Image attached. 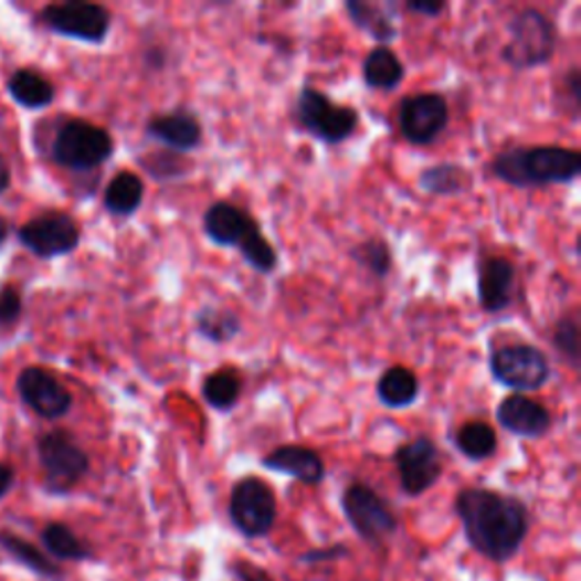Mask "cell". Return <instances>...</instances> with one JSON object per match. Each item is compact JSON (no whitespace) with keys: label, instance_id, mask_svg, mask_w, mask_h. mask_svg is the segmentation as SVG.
<instances>
[{"label":"cell","instance_id":"4fadbf2b","mask_svg":"<svg viewBox=\"0 0 581 581\" xmlns=\"http://www.w3.org/2000/svg\"><path fill=\"white\" fill-rule=\"evenodd\" d=\"M80 225L64 212L41 214L19 230V241L41 260L64 257L80 245Z\"/></svg>","mask_w":581,"mask_h":581},{"label":"cell","instance_id":"f546056e","mask_svg":"<svg viewBox=\"0 0 581 581\" xmlns=\"http://www.w3.org/2000/svg\"><path fill=\"white\" fill-rule=\"evenodd\" d=\"M41 541H44L46 550L57 557V559H66V561H85L92 557V550L80 541V538L73 534L71 527L62 525V522H51L46 525V529L41 531Z\"/></svg>","mask_w":581,"mask_h":581},{"label":"cell","instance_id":"9a60e30c","mask_svg":"<svg viewBox=\"0 0 581 581\" xmlns=\"http://www.w3.org/2000/svg\"><path fill=\"white\" fill-rule=\"evenodd\" d=\"M497 423L520 439H543L552 430L550 409L529 395L511 393L497 404Z\"/></svg>","mask_w":581,"mask_h":581},{"label":"cell","instance_id":"836d02e7","mask_svg":"<svg viewBox=\"0 0 581 581\" xmlns=\"http://www.w3.org/2000/svg\"><path fill=\"white\" fill-rule=\"evenodd\" d=\"M579 335H581V325H579L577 314H568L557 320L552 346L572 368H577L581 359V337Z\"/></svg>","mask_w":581,"mask_h":581},{"label":"cell","instance_id":"6da1fadb","mask_svg":"<svg viewBox=\"0 0 581 581\" xmlns=\"http://www.w3.org/2000/svg\"><path fill=\"white\" fill-rule=\"evenodd\" d=\"M466 541L490 561H509L529 531V511L514 495L493 488H464L454 500Z\"/></svg>","mask_w":581,"mask_h":581},{"label":"cell","instance_id":"8992f818","mask_svg":"<svg viewBox=\"0 0 581 581\" xmlns=\"http://www.w3.org/2000/svg\"><path fill=\"white\" fill-rule=\"evenodd\" d=\"M296 118L307 135L327 146L348 141L359 128V114L355 107L337 105L311 85H305L298 94Z\"/></svg>","mask_w":581,"mask_h":581},{"label":"cell","instance_id":"83f0119b","mask_svg":"<svg viewBox=\"0 0 581 581\" xmlns=\"http://www.w3.org/2000/svg\"><path fill=\"white\" fill-rule=\"evenodd\" d=\"M0 548H3L14 561H19L21 566L32 570L34 574L44 577V579H55V581L62 579V568L57 563H53L46 554H41L32 543L19 538L17 534L0 531Z\"/></svg>","mask_w":581,"mask_h":581},{"label":"cell","instance_id":"e575fe53","mask_svg":"<svg viewBox=\"0 0 581 581\" xmlns=\"http://www.w3.org/2000/svg\"><path fill=\"white\" fill-rule=\"evenodd\" d=\"M23 311L21 294L14 286H6L0 290V325H12Z\"/></svg>","mask_w":581,"mask_h":581},{"label":"cell","instance_id":"2e32d148","mask_svg":"<svg viewBox=\"0 0 581 581\" xmlns=\"http://www.w3.org/2000/svg\"><path fill=\"white\" fill-rule=\"evenodd\" d=\"M477 298L486 314H503L516 290V266L507 257L488 255L477 268Z\"/></svg>","mask_w":581,"mask_h":581},{"label":"cell","instance_id":"7a4b0ae2","mask_svg":"<svg viewBox=\"0 0 581 581\" xmlns=\"http://www.w3.org/2000/svg\"><path fill=\"white\" fill-rule=\"evenodd\" d=\"M490 171L497 180L518 189L570 184L581 173V152L557 144L516 146L495 155Z\"/></svg>","mask_w":581,"mask_h":581},{"label":"cell","instance_id":"277c9868","mask_svg":"<svg viewBox=\"0 0 581 581\" xmlns=\"http://www.w3.org/2000/svg\"><path fill=\"white\" fill-rule=\"evenodd\" d=\"M490 376L516 393H531L543 389L552 378L548 355L531 344H507L493 348L488 355Z\"/></svg>","mask_w":581,"mask_h":581},{"label":"cell","instance_id":"603a6c76","mask_svg":"<svg viewBox=\"0 0 581 581\" xmlns=\"http://www.w3.org/2000/svg\"><path fill=\"white\" fill-rule=\"evenodd\" d=\"M144 193H146V184L137 173L120 171L107 184L103 204L112 216L128 219L139 212V207L144 204Z\"/></svg>","mask_w":581,"mask_h":581},{"label":"cell","instance_id":"60d3db41","mask_svg":"<svg viewBox=\"0 0 581 581\" xmlns=\"http://www.w3.org/2000/svg\"><path fill=\"white\" fill-rule=\"evenodd\" d=\"M12 184V173H10V166L8 161L3 159V155H0V193L8 191Z\"/></svg>","mask_w":581,"mask_h":581},{"label":"cell","instance_id":"d6a6232c","mask_svg":"<svg viewBox=\"0 0 581 581\" xmlns=\"http://www.w3.org/2000/svg\"><path fill=\"white\" fill-rule=\"evenodd\" d=\"M239 253L243 257V262L255 268L262 275H271L277 268V251L273 247V243L264 236L262 228H257L251 236H247L241 245H239Z\"/></svg>","mask_w":581,"mask_h":581},{"label":"cell","instance_id":"ba28073f","mask_svg":"<svg viewBox=\"0 0 581 581\" xmlns=\"http://www.w3.org/2000/svg\"><path fill=\"white\" fill-rule=\"evenodd\" d=\"M39 462L46 471V488L51 493H68L89 473V456L68 432L55 430L36 441Z\"/></svg>","mask_w":581,"mask_h":581},{"label":"cell","instance_id":"ac0fdd59","mask_svg":"<svg viewBox=\"0 0 581 581\" xmlns=\"http://www.w3.org/2000/svg\"><path fill=\"white\" fill-rule=\"evenodd\" d=\"M146 135L161 144L166 150L173 152H191L200 148L202 144V126L200 120L187 112V109H176L171 114H157L146 123Z\"/></svg>","mask_w":581,"mask_h":581},{"label":"cell","instance_id":"52a82bcc","mask_svg":"<svg viewBox=\"0 0 581 581\" xmlns=\"http://www.w3.org/2000/svg\"><path fill=\"white\" fill-rule=\"evenodd\" d=\"M230 520L247 538L266 536L277 520L273 488L260 477H243L232 486Z\"/></svg>","mask_w":581,"mask_h":581},{"label":"cell","instance_id":"5bb4252c","mask_svg":"<svg viewBox=\"0 0 581 581\" xmlns=\"http://www.w3.org/2000/svg\"><path fill=\"white\" fill-rule=\"evenodd\" d=\"M17 389L21 400L36 413V416L46 421L64 419L73 406V395L68 393V389L55 376H51L49 370L39 366H30L21 370Z\"/></svg>","mask_w":581,"mask_h":581},{"label":"cell","instance_id":"9c48e42d","mask_svg":"<svg viewBox=\"0 0 581 581\" xmlns=\"http://www.w3.org/2000/svg\"><path fill=\"white\" fill-rule=\"evenodd\" d=\"M41 23L62 36L85 41V44H103L112 30V14L103 6L68 0L41 10Z\"/></svg>","mask_w":581,"mask_h":581},{"label":"cell","instance_id":"d6986e66","mask_svg":"<svg viewBox=\"0 0 581 581\" xmlns=\"http://www.w3.org/2000/svg\"><path fill=\"white\" fill-rule=\"evenodd\" d=\"M262 466L273 473L294 477L309 486L320 484L327 475L323 456L305 445H279L264 456Z\"/></svg>","mask_w":581,"mask_h":581},{"label":"cell","instance_id":"4dcf8cb0","mask_svg":"<svg viewBox=\"0 0 581 581\" xmlns=\"http://www.w3.org/2000/svg\"><path fill=\"white\" fill-rule=\"evenodd\" d=\"M350 260L366 268L368 273H372L376 277H387L393 268V253H391V245L376 236V239H366L359 241L352 251H350Z\"/></svg>","mask_w":581,"mask_h":581},{"label":"cell","instance_id":"f1b7e54d","mask_svg":"<svg viewBox=\"0 0 581 581\" xmlns=\"http://www.w3.org/2000/svg\"><path fill=\"white\" fill-rule=\"evenodd\" d=\"M454 443L471 462H486L497 452V434L484 421H468L454 434Z\"/></svg>","mask_w":581,"mask_h":581},{"label":"cell","instance_id":"7c38bea8","mask_svg":"<svg viewBox=\"0 0 581 581\" xmlns=\"http://www.w3.org/2000/svg\"><path fill=\"white\" fill-rule=\"evenodd\" d=\"M393 464L398 468L400 488L409 497L427 493L443 475L441 450L430 436H416L400 445L393 454Z\"/></svg>","mask_w":581,"mask_h":581},{"label":"cell","instance_id":"3957f363","mask_svg":"<svg viewBox=\"0 0 581 581\" xmlns=\"http://www.w3.org/2000/svg\"><path fill=\"white\" fill-rule=\"evenodd\" d=\"M559 44L557 25L548 14L536 8L520 10L509 21V41L503 49V60L516 71H529L548 64Z\"/></svg>","mask_w":581,"mask_h":581},{"label":"cell","instance_id":"d4e9b609","mask_svg":"<svg viewBox=\"0 0 581 581\" xmlns=\"http://www.w3.org/2000/svg\"><path fill=\"white\" fill-rule=\"evenodd\" d=\"M8 92L25 109H44L55 101L51 80L34 68H19L8 82Z\"/></svg>","mask_w":581,"mask_h":581},{"label":"cell","instance_id":"1f68e13d","mask_svg":"<svg viewBox=\"0 0 581 581\" xmlns=\"http://www.w3.org/2000/svg\"><path fill=\"white\" fill-rule=\"evenodd\" d=\"M144 169L148 171V176L157 182H171V180H182L193 171V161L187 159L180 152L173 150H159L152 152L144 159Z\"/></svg>","mask_w":581,"mask_h":581},{"label":"cell","instance_id":"7402d4cb","mask_svg":"<svg viewBox=\"0 0 581 581\" xmlns=\"http://www.w3.org/2000/svg\"><path fill=\"white\" fill-rule=\"evenodd\" d=\"M361 77L368 89L376 92H393L400 87L404 80V64L389 46H376L372 49L363 64H361Z\"/></svg>","mask_w":581,"mask_h":581},{"label":"cell","instance_id":"e0dca14e","mask_svg":"<svg viewBox=\"0 0 581 581\" xmlns=\"http://www.w3.org/2000/svg\"><path fill=\"white\" fill-rule=\"evenodd\" d=\"M257 228V219L228 200L212 202L202 216L204 234L221 247H239Z\"/></svg>","mask_w":581,"mask_h":581},{"label":"cell","instance_id":"5b68a950","mask_svg":"<svg viewBox=\"0 0 581 581\" xmlns=\"http://www.w3.org/2000/svg\"><path fill=\"white\" fill-rule=\"evenodd\" d=\"M112 135L105 128L82 118L66 120L53 141V159L64 169L77 173L101 169L107 159H112Z\"/></svg>","mask_w":581,"mask_h":581},{"label":"cell","instance_id":"b9f144b4","mask_svg":"<svg viewBox=\"0 0 581 581\" xmlns=\"http://www.w3.org/2000/svg\"><path fill=\"white\" fill-rule=\"evenodd\" d=\"M8 234H10V225H8V221H6V219H0V245L6 243Z\"/></svg>","mask_w":581,"mask_h":581},{"label":"cell","instance_id":"484cf974","mask_svg":"<svg viewBox=\"0 0 581 581\" xmlns=\"http://www.w3.org/2000/svg\"><path fill=\"white\" fill-rule=\"evenodd\" d=\"M196 331L214 346H225L234 341L241 331V316L230 307L204 305L196 314Z\"/></svg>","mask_w":581,"mask_h":581},{"label":"cell","instance_id":"30bf717a","mask_svg":"<svg viewBox=\"0 0 581 581\" xmlns=\"http://www.w3.org/2000/svg\"><path fill=\"white\" fill-rule=\"evenodd\" d=\"M341 507L352 529L368 543H382L398 529L395 514L368 484H350L341 497Z\"/></svg>","mask_w":581,"mask_h":581},{"label":"cell","instance_id":"4316f807","mask_svg":"<svg viewBox=\"0 0 581 581\" xmlns=\"http://www.w3.org/2000/svg\"><path fill=\"white\" fill-rule=\"evenodd\" d=\"M243 393V378L234 368H221L214 370L212 376H207L200 395L202 400L216 411H232Z\"/></svg>","mask_w":581,"mask_h":581},{"label":"cell","instance_id":"74e56055","mask_svg":"<svg viewBox=\"0 0 581 581\" xmlns=\"http://www.w3.org/2000/svg\"><path fill=\"white\" fill-rule=\"evenodd\" d=\"M234 572H236L239 581H273V577L264 568H260L251 561H236Z\"/></svg>","mask_w":581,"mask_h":581},{"label":"cell","instance_id":"f35d334b","mask_svg":"<svg viewBox=\"0 0 581 581\" xmlns=\"http://www.w3.org/2000/svg\"><path fill=\"white\" fill-rule=\"evenodd\" d=\"M348 554L346 546H331V548H323V550H311L303 554V561L307 563H320V561H335V559H344Z\"/></svg>","mask_w":581,"mask_h":581},{"label":"cell","instance_id":"ab89813d","mask_svg":"<svg viewBox=\"0 0 581 581\" xmlns=\"http://www.w3.org/2000/svg\"><path fill=\"white\" fill-rule=\"evenodd\" d=\"M12 484H14V471L8 464L0 462V497L12 488Z\"/></svg>","mask_w":581,"mask_h":581},{"label":"cell","instance_id":"d590c367","mask_svg":"<svg viewBox=\"0 0 581 581\" xmlns=\"http://www.w3.org/2000/svg\"><path fill=\"white\" fill-rule=\"evenodd\" d=\"M563 92L570 98V116L572 120L579 118V109H581V71L577 66H572L563 80Z\"/></svg>","mask_w":581,"mask_h":581},{"label":"cell","instance_id":"8d00e7d4","mask_svg":"<svg viewBox=\"0 0 581 581\" xmlns=\"http://www.w3.org/2000/svg\"><path fill=\"white\" fill-rule=\"evenodd\" d=\"M445 3L443 0H409L406 10L413 14H425L430 19H439L445 12Z\"/></svg>","mask_w":581,"mask_h":581},{"label":"cell","instance_id":"8fae6325","mask_svg":"<svg viewBox=\"0 0 581 581\" xmlns=\"http://www.w3.org/2000/svg\"><path fill=\"white\" fill-rule=\"evenodd\" d=\"M450 123L447 101L436 92L413 94L398 105V128L411 146H430Z\"/></svg>","mask_w":581,"mask_h":581},{"label":"cell","instance_id":"44dd1931","mask_svg":"<svg viewBox=\"0 0 581 581\" xmlns=\"http://www.w3.org/2000/svg\"><path fill=\"white\" fill-rule=\"evenodd\" d=\"M419 187L430 196L454 198L471 191L473 173L466 169V166L456 161H439L421 171Z\"/></svg>","mask_w":581,"mask_h":581},{"label":"cell","instance_id":"cb8c5ba5","mask_svg":"<svg viewBox=\"0 0 581 581\" xmlns=\"http://www.w3.org/2000/svg\"><path fill=\"white\" fill-rule=\"evenodd\" d=\"M378 400L389 409H406L421 395L416 372L406 366H391L378 380Z\"/></svg>","mask_w":581,"mask_h":581},{"label":"cell","instance_id":"ffe728a7","mask_svg":"<svg viewBox=\"0 0 581 581\" xmlns=\"http://www.w3.org/2000/svg\"><path fill=\"white\" fill-rule=\"evenodd\" d=\"M393 6L382 3H368V0H348L346 12L350 21L370 39H376L380 46H389L391 41L398 39V25L391 17Z\"/></svg>","mask_w":581,"mask_h":581}]
</instances>
